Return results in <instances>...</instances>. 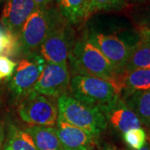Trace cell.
Returning a JSON list of instances; mask_svg holds the SVG:
<instances>
[{
    "label": "cell",
    "mask_w": 150,
    "mask_h": 150,
    "mask_svg": "<svg viewBox=\"0 0 150 150\" xmlns=\"http://www.w3.org/2000/svg\"><path fill=\"white\" fill-rule=\"evenodd\" d=\"M69 59L76 75L95 77L112 83L121 93L125 73H118L98 48L84 36L75 41ZM121 97V96H120Z\"/></svg>",
    "instance_id": "6da1fadb"
},
{
    "label": "cell",
    "mask_w": 150,
    "mask_h": 150,
    "mask_svg": "<svg viewBox=\"0 0 150 150\" xmlns=\"http://www.w3.org/2000/svg\"><path fill=\"white\" fill-rule=\"evenodd\" d=\"M63 18L58 8L46 7L35 11L18 33V53L24 56L38 53L41 44Z\"/></svg>",
    "instance_id": "7a4b0ae2"
},
{
    "label": "cell",
    "mask_w": 150,
    "mask_h": 150,
    "mask_svg": "<svg viewBox=\"0 0 150 150\" xmlns=\"http://www.w3.org/2000/svg\"><path fill=\"white\" fill-rule=\"evenodd\" d=\"M83 36L103 54L118 73H124L123 68L131 50L141 37L139 32L127 37L103 31L95 27L88 28Z\"/></svg>",
    "instance_id": "3957f363"
},
{
    "label": "cell",
    "mask_w": 150,
    "mask_h": 150,
    "mask_svg": "<svg viewBox=\"0 0 150 150\" xmlns=\"http://www.w3.org/2000/svg\"><path fill=\"white\" fill-rule=\"evenodd\" d=\"M58 118L83 129L97 138L108 126L103 112L98 108L86 105L66 93L58 98Z\"/></svg>",
    "instance_id": "277c9868"
},
{
    "label": "cell",
    "mask_w": 150,
    "mask_h": 150,
    "mask_svg": "<svg viewBox=\"0 0 150 150\" xmlns=\"http://www.w3.org/2000/svg\"><path fill=\"white\" fill-rule=\"evenodd\" d=\"M69 87L72 97L103 113L120 98L112 83L95 77L74 75L70 79Z\"/></svg>",
    "instance_id": "5b68a950"
},
{
    "label": "cell",
    "mask_w": 150,
    "mask_h": 150,
    "mask_svg": "<svg viewBox=\"0 0 150 150\" xmlns=\"http://www.w3.org/2000/svg\"><path fill=\"white\" fill-rule=\"evenodd\" d=\"M74 43V32L71 24L63 18L41 44L38 54L47 63L67 64Z\"/></svg>",
    "instance_id": "8992f818"
},
{
    "label": "cell",
    "mask_w": 150,
    "mask_h": 150,
    "mask_svg": "<svg viewBox=\"0 0 150 150\" xmlns=\"http://www.w3.org/2000/svg\"><path fill=\"white\" fill-rule=\"evenodd\" d=\"M48 97L33 90L28 93L18 107L20 118L30 126L53 127L58 120V105Z\"/></svg>",
    "instance_id": "52a82bcc"
},
{
    "label": "cell",
    "mask_w": 150,
    "mask_h": 150,
    "mask_svg": "<svg viewBox=\"0 0 150 150\" xmlns=\"http://www.w3.org/2000/svg\"><path fill=\"white\" fill-rule=\"evenodd\" d=\"M46 61L38 53L25 56L17 64L11 79L10 88L17 96H22L33 91L43 72Z\"/></svg>",
    "instance_id": "ba28073f"
},
{
    "label": "cell",
    "mask_w": 150,
    "mask_h": 150,
    "mask_svg": "<svg viewBox=\"0 0 150 150\" xmlns=\"http://www.w3.org/2000/svg\"><path fill=\"white\" fill-rule=\"evenodd\" d=\"M70 84L68 64L46 63L33 91L49 97L65 94Z\"/></svg>",
    "instance_id": "9c48e42d"
},
{
    "label": "cell",
    "mask_w": 150,
    "mask_h": 150,
    "mask_svg": "<svg viewBox=\"0 0 150 150\" xmlns=\"http://www.w3.org/2000/svg\"><path fill=\"white\" fill-rule=\"evenodd\" d=\"M38 8L33 0H6L1 23L12 33L18 36L24 23Z\"/></svg>",
    "instance_id": "30bf717a"
},
{
    "label": "cell",
    "mask_w": 150,
    "mask_h": 150,
    "mask_svg": "<svg viewBox=\"0 0 150 150\" xmlns=\"http://www.w3.org/2000/svg\"><path fill=\"white\" fill-rule=\"evenodd\" d=\"M56 133L64 150H92L95 137L83 129L58 118Z\"/></svg>",
    "instance_id": "8fae6325"
},
{
    "label": "cell",
    "mask_w": 150,
    "mask_h": 150,
    "mask_svg": "<svg viewBox=\"0 0 150 150\" xmlns=\"http://www.w3.org/2000/svg\"><path fill=\"white\" fill-rule=\"evenodd\" d=\"M112 128L124 134L129 130L141 128V123L134 112L129 108L120 97L103 113Z\"/></svg>",
    "instance_id": "7c38bea8"
},
{
    "label": "cell",
    "mask_w": 150,
    "mask_h": 150,
    "mask_svg": "<svg viewBox=\"0 0 150 150\" xmlns=\"http://www.w3.org/2000/svg\"><path fill=\"white\" fill-rule=\"evenodd\" d=\"M57 4L61 16L71 25L80 23L90 15V0H57Z\"/></svg>",
    "instance_id": "4fadbf2b"
},
{
    "label": "cell",
    "mask_w": 150,
    "mask_h": 150,
    "mask_svg": "<svg viewBox=\"0 0 150 150\" xmlns=\"http://www.w3.org/2000/svg\"><path fill=\"white\" fill-rule=\"evenodd\" d=\"M149 89H150V69L132 70L124 74L120 96L125 99L135 92Z\"/></svg>",
    "instance_id": "5bb4252c"
},
{
    "label": "cell",
    "mask_w": 150,
    "mask_h": 150,
    "mask_svg": "<svg viewBox=\"0 0 150 150\" xmlns=\"http://www.w3.org/2000/svg\"><path fill=\"white\" fill-rule=\"evenodd\" d=\"M25 130L32 137L38 150H64L53 127L32 125Z\"/></svg>",
    "instance_id": "9a60e30c"
},
{
    "label": "cell",
    "mask_w": 150,
    "mask_h": 150,
    "mask_svg": "<svg viewBox=\"0 0 150 150\" xmlns=\"http://www.w3.org/2000/svg\"><path fill=\"white\" fill-rule=\"evenodd\" d=\"M141 69H150V42L142 36L132 48L123 72Z\"/></svg>",
    "instance_id": "2e32d148"
},
{
    "label": "cell",
    "mask_w": 150,
    "mask_h": 150,
    "mask_svg": "<svg viewBox=\"0 0 150 150\" xmlns=\"http://www.w3.org/2000/svg\"><path fill=\"white\" fill-rule=\"evenodd\" d=\"M123 100L138 117L141 124L148 127L150 124V89L135 92Z\"/></svg>",
    "instance_id": "e0dca14e"
},
{
    "label": "cell",
    "mask_w": 150,
    "mask_h": 150,
    "mask_svg": "<svg viewBox=\"0 0 150 150\" xmlns=\"http://www.w3.org/2000/svg\"><path fill=\"white\" fill-rule=\"evenodd\" d=\"M4 150H38L30 134L26 130L11 126L8 144Z\"/></svg>",
    "instance_id": "ac0fdd59"
},
{
    "label": "cell",
    "mask_w": 150,
    "mask_h": 150,
    "mask_svg": "<svg viewBox=\"0 0 150 150\" xmlns=\"http://www.w3.org/2000/svg\"><path fill=\"white\" fill-rule=\"evenodd\" d=\"M18 53V38L0 23V55L8 56Z\"/></svg>",
    "instance_id": "d6986e66"
},
{
    "label": "cell",
    "mask_w": 150,
    "mask_h": 150,
    "mask_svg": "<svg viewBox=\"0 0 150 150\" xmlns=\"http://www.w3.org/2000/svg\"><path fill=\"white\" fill-rule=\"evenodd\" d=\"M131 17L139 29H150V1L134 4Z\"/></svg>",
    "instance_id": "ffe728a7"
},
{
    "label": "cell",
    "mask_w": 150,
    "mask_h": 150,
    "mask_svg": "<svg viewBox=\"0 0 150 150\" xmlns=\"http://www.w3.org/2000/svg\"><path fill=\"white\" fill-rule=\"evenodd\" d=\"M130 4L128 0H90L89 13L98 11H120L127 8Z\"/></svg>",
    "instance_id": "44dd1931"
},
{
    "label": "cell",
    "mask_w": 150,
    "mask_h": 150,
    "mask_svg": "<svg viewBox=\"0 0 150 150\" xmlns=\"http://www.w3.org/2000/svg\"><path fill=\"white\" fill-rule=\"evenodd\" d=\"M124 142L132 149L138 150L143 148L146 144L147 135L144 129L139 128L129 130L123 134Z\"/></svg>",
    "instance_id": "7402d4cb"
},
{
    "label": "cell",
    "mask_w": 150,
    "mask_h": 150,
    "mask_svg": "<svg viewBox=\"0 0 150 150\" xmlns=\"http://www.w3.org/2000/svg\"><path fill=\"white\" fill-rule=\"evenodd\" d=\"M16 66L17 63L11 60L8 57L0 55V75L3 79L10 78L13 74Z\"/></svg>",
    "instance_id": "603a6c76"
},
{
    "label": "cell",
    "mask_w": 150,
    "mask_h": 150,
    "mask_svg": "<svg viewBox=\"0 0 150 150\" xmlns=\"http://www.w3.org/2000/svg\"><path fill=\"white\" fill-rule=\"evenodd\" d=\"M39 8H46L50 5L54 0H33Z\"/></svg>",
    "instance_id": "cb8c5ba5"
},
{
    "label": "cell",
    "mask_w": 150,
    "mask_h": 150,
    "mask_svg": "<svg viewBox=\"0 0 150 150\" xmlns=\"http://www.w3.org/2000/svg\"><path fill=\"white\" fill-rule=\"evenodd\" d=\"M4 126L3 122L0 120V150L4 144Z\"/></svg>",
    "instance_id": "d4e9b609"
},
{
    "label": "cell",
    "mask_w": 150,
    "mask_h": 150,
    "mask_svg": "<svg viewBox=\"0 0 150 150\" xmlns=\"http://www.w3.org/2000/svg\"><path fill=\"white\" fill-rule=\"evenodd\" d=\"M139 32L142 37L145 38L150 42V29H139Z\"/></svg>",
    "instance_id": "484cf974"
},
{
    "label": "cell",
    "mask_w": 150,
    "mask_h": 150,
    "mask_svg": "<svg viewBox=\"0 0 150 150\" xmlns=\"http://www.w3.org/2000/svg\"><path fill=\"white\" fill-rule=\"evenodd\" d=\"M130 4H142L144 3L147 0H128Z\"/></svg>",
    "instance_id": "4316f807"
},
{
    "label": "cell",
    "mask_w": 150,
    "mask_h": 150,
    "mask_svg": "<svg viewBox=\"0 0 150 150\" xmlns=\"http://www.w3.org/2000/svg\"><path fill=\"white\" fill-rule=\"evenodd\" d=\"M147 128V139H148V143L150 144V124L148 126V127H146Z\"/></svg>",
    "instance_id": "83f0119b"
},
{
    "label": "cell",
    "mask_w": 150,
    "mask_h": 150,
    "mask_svg": "<svg viewBox=\"0 0 150 150\" xmlns=\"http://www.w3.org/2000/svg\"><path fill=\"white\" fill-rule=\"evenodd\" d=\"M138 150H150V144L148 142H146V144H145L143 148H141L140 149Z\"/></svg>",
    "instance_id": "f1b7e54d"
},
{
    "label": "cell",
    "mask_w": 150,
    "mask_h": 150,
    "mask_svg": "<svg viewBox=\"0 0 150 150\" xmlns=\"http://www.w3.org/2000/svg\"><path fill=\"white\" fill-rule=\"evenodd\" d=\"M2 79H3V78H2V77H1V75H0V80H1Z\"/></svg>",
    "instance_id": "f546056e"
},
{
    "label": "cell",
    "mask_w": 150,
    "mask_h": 150,
    "mask_svg": "<svg viewBox=\"0 0 150 150\" xmlns=\"http://www.w3.org/2000/svg\"><path fill=\"white\" fill-rule=\"evenodd\" d=\"M1 1H2V0H0V3H1Z\"/></svg>",
    "instance_id": "4dcf8cb0"
},
{
    "label": "cell",
    "mask_w": 150,
    "mask_h": 150,
    "mask_svg": "<svg viewBox=\"0 0 150 150\" xmlns=\"http://www.w3.org/2000/svg\"><path fill=\"white\" fill-rule=\"evenodd\" d=\"M147 1H150V0H147Z\"/></svg>",
    "instance_id": "1f68e13d"
},
{
    "label": "cell",
    "mask_w": 150,
    "mask_h": 150,
    "mask_svg": "<svg viewBox=\"0 0 150 150\" xmlns=\"http://www.w3.org/2000/svg\"><path fill=\"white\" fill-rule=\"evenodd\" d=\"M108 150H111V149H108Z\"/></svg>",
    "instance_id": "d6a6232c"
}]
</instances>
